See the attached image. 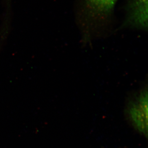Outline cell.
Returning <instances> with one entry per match:
<instances>
[{
    "instance_id": "cell-1",
    "label": "cell",
    "mask_w": 148,
    "mask_h": 148,
    "mask_svg": "<svg viewBox=\"0 0 148 148\" xmlns=\"http://www.w3.org/2000/svg\"><path fill=\"white\" fill-rule=\"evenodd\" d=\"M88 20L82 27V44H91L92 40L103 36L105 22L113 10L117 0H84Z\"/></svg>"
},
{
    "instance_id": "cell-2",
    "label": "cell",
    "mask_w": 148,
    "mask_h": 148,
    "mask_svg": "<svg viewBox=\"0 0 148 148\" xmlns=\"http://www.w3.org/2000/svg\"><path fill=\"white\" fill-rule=\"evenodd\" d=\"M148 79L138 90L127 96L126 112L135 128L143 135H148Z\"/></svg>"
},
{
    "instance_id": "cell-3",
    "label": "cell",
    "mask_w": 148,
    "mask_h": 148,
    "mask_svg": "<svg viewBox=\"0 0 148 148\" xmlns=\"http://www.w3.org/2000/svg\"><path fill=\"white\" fill-rule=\"evenodd\" d=\"M126 27L147 30L148 0H130L128 16L121 28Z\"/></svg>"
}]
</instances>
